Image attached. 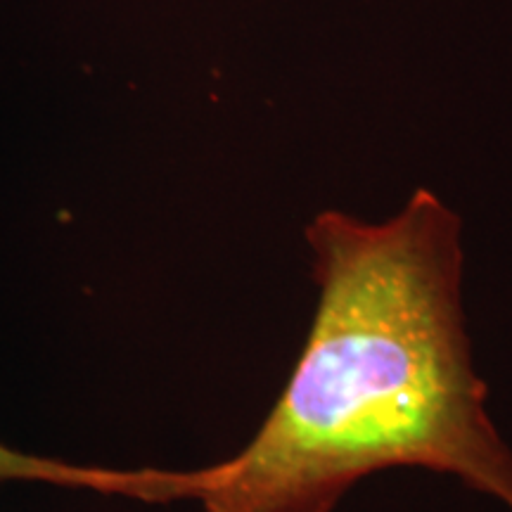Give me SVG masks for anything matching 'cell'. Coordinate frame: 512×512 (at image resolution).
<instances>
[{"instance_id":"cell-1","label":"cell","mask_w":512,"mask_h":512,"mask_svg":"<svg viewBox=\"0 0 512 512\" xmlns=\"http://www.w3.org/2000/svg\"><path fill=\"white\" fill-rule=\"evenodd\" d=\"M306 242L318 302L271 413L219 463L140 467L138 501L332 512L375 472L418 467L512 512V448L486 408L467 337L456 211L418 190L382 223L323 211Z\"/></svg>"},{"instance_id":"cell-2","label":"cell","mask_w":512,"mask_h":512,"mask_svg":"<svg viewBox=\"0 0 512 512\" xmlns=\"http://www.w3.org/2000/svg\"><path fill=\"white\" fill-rule=\"evenodd\" d=\"M0 482H43L102 494L107 482V467L60 463V460L29 456V453L0 444Z\"/></svg>"}]
</instances>
